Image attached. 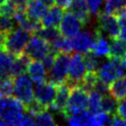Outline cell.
<instances>
[{
	"label": "cell",
	"instance_id": "obj_27",
	"mask_svg": "<svg viewBox=\"0 0 126 126\" xmlns=\"http://www.w3.org/2000/svg\"><path fill=\"white\" fill-rule=\"evenodd\" d=\"M101 94L94 91L92 90L89 92V99H88V108L91 113H96L101 111L100 107V102H101Z\"/></svg>",
	"mask_w": 126,
	"mask_h": 126
},
{
	"label": "cell",
	"instance_id": "obj_22",
	"mask_svg": "<svg viewBox=\"0 0 126 126\" xmlns=\"http://www.w3.org/2000/svg\"><path fill=\"white\" fill-rule=\"evenodd\" d=\"M102 12L117 17L126 12V0H105Z\"/></svg>",
	"mask_w": 126,
	"mask_h": 126
},
{
	"label": "cell",
	"instance_id": "obj_39",
	"mask_svg": "<svg viewBox=\"0 0 126 126\" xmlns=\"http://www.w3.org/2000/svg\"><path fill=\"white\" fill-rule=\"evenodd\" d=\"M39 1H41V2L43 3V4H45V5H47L48 7L54 4V0H39Z\"/></svg>",
	"mask_w": 126,
	"mask_h": 126
},
{
	"label": "cell",
	"instance_id": "obj_7",
	"mask_svg": "<svg viewBox=\"0 0 126 126\" xmlns=\"http://www.w3.org/2000/svg\"><path fill=\"white\" fill-rule=\"evenodd\" d=\"M87 73V69L83 60V54L76 52L70 57L66 82L70 86L80 85Z\"/></svg>",
	"mask_w": 126,
	"mask_h": 126
},
{
	"label": "cell",
	"instance_id": "obj_4",
	"mask_svg": "<svg viewBox=\"0 0 126 126\" xmlns=\"http://www.w3.org/2000/svg\"><path fill=\"white\" fill-rule=\"evenodd\" d=\"M69 62H70V54L58 52L51 69L47 72L48 73L47 80L56 86L65 83L67 79Z\"/></svg>",
	"mask_w": 126,
	"mask_h": 126
},
{
	"label": "cell",
	"instance_id": "obj_30",
	"mask_svg": "<svg viewBox=\"0 0 126 126\" xmlns=\"http://www.w3.org/2000/svg\"><path fill=\"white\" fill-rule=\"evenodd\" d=\"M33 123L34 125H55V120L50 112L47 109L40 111L33 115Z\"/></svg>",
	"mask_w": 126,
	"mask_h": 126
},
{
	"label": "cell",
	"instance_id": "obj_23",
	"mask_svg": "<svg viewBox=\"0 0 126 126\" xmlns=\"http://www.w3.org/2000/svg\"><path fill=\"white\" fill-rule=\"evenodd\" d=\"M51 46L58 52L68 53L71 54L73 52V45L70 37H66L62 34H60L52 43Z\"/></svg>",
	"mask_w": 126,
	"mask_h": 126
},
{
	"label": "cell",
	"instance_id": "obj_40",
	"mask_svg": "<svg viewBox=\"0 0 126 126\" xmlns=\"http://www.w3.org/2000/svg\"><path fill=\"white\" fill-rule=\"evenodd\" d=\"M14 3H16L17 5H22V4H25L27 2V0H12Z\"/></svg>",
	"mask_w": 126,
	"mask_h": 126
},
{
	"label": "cell",
	"instance_id": "obj_26",
	"mask_svg": "<svg viewBox=\"0 0 126 126\" xmlns=\"http://www.w3.org/2000/svg\"><path fill=\"white\" fill-rule=\"evenodd\" d=\"M83 60L87 69V72H96L100 66V60L92 51H88L83 54Z\"/></svg>",
	"mask_w": 126,
	"mask_h": 126
},
{
	"label": "cell",
	"instance_id": "obj_1",
	"mask_svg": "<svg viewBox=\"0 0 126 126\" xmlns=\"http://www.w3.org/2000/svg\"><path fill=\"white\" fill-rule=\"evenodd\" d=\"M25 112L23 103L11 95L0 96V118L5 124L19 125Z\"/></svg>",
	"mask_w": 126,
	"mask_h": 126
},
{
	"label": "cell",
	"instance_id": "obj_8",
	"mask_svg": "<svg viewBox=\"0 0 126 126\" xmlns=\"http://www.w3.org/2000/svg\"><path fill=\"white\" fill-rule=\"evenodd\" d=\"M97 30L104 36L109 37L110 39L118 37L120 33V26L118 19L114 15H108L103 12L97 14Z\"/></svg>",
	"mask_w": 126,
	"mask_h": 126
},
{
	"label": "cell",
	"instance_id": "obj_12",
	"mask_svg": "<svg viewBox=\"0 0 126 126\" xmlns=\"http://www.w3.org/2000/svg\"><path fill=\"white\" fill-rule=\"evenodd\" d=\"M95 30L94 32L91 31H84L78 32L75 36L71 37L73 50H76L79 53H86L88 51H91V48L94 44V41L95 39Z\"/></svg>",
	"mask_w": 126,
	"mask_h": 126
},
{
	"label": "cell",
	"instance_id": "obj_19",
	"mask_svg": "<svg viewBox=\"0 0 126 126\" xmlns=\"http://www.w3.org/2000/svg\"><path fill=\"white\" fill-rule=\"evenodd\" d=\"M31 60L32 59L25 52L15 56L11 66V77L16 78L20 75H24L25 73H27V68Z\"/></svg>",
	"mask_w": 126,
	"mask_h": 126
},
{
	"label": "cell",
	"instance_id": "obj_15",
	"mask_svg": "<svg viewBox=\"0 0 126 126\" xmlns=\"http://www.w3.org/2000/svg\"><path fill=\"white\" fill-rule=\"evenodd\" d=\"M27 73H28L29 77L31 78V80L32 82H34L35 84H39V83L46 81L47 72L40 60L32 59L28 65Z\"/></svg>",
	"mask_w": 126,
	"mask_h": 126
},
{
	"label": "cell",
	"instance_id": "obj_6",
	"mask_svg": "<svg viewBox=\"0 0 126 126\" xmlns=\"http://www.w3.org/2000/svg\"><path fill=\"white\" fill-rule=\"evenodd\" d=\"M13 94L16 98H18L25 106L29 105L33 99V89L32 81L29 76L20 75L14 78V90Z\"/></svg>",
	"mask_w": 126,
	"mask_h": 126
},
{
	"label": "cell",
	"instance_id": "obj_35",
	"mask_svg": "<svg viewBox=\"0 0 126 126\" xmlns=\"http://www.w3.org/2000/svg\"><path fill=\"white\" fill-rule=\"evenodd\" d=\"M115 114L123 119H126V97H123L117 101Z\"/></svg>",
	"mask_w": 126,
	"mask_h": 126
},
{
	"label": "cell",
	"instance_id": "obj_20",
	"mask_svg": "<svg viewBox=\"0 0 126 126\" xmlns=\"http://www.w3.org/2000/svg\"><path fill=\"white\" fill-rule=\"evenodd\" d=\"M108 93L116 100L126 97V75H122L113 80L108 85Z\"/></svg>",
	"mask_w": 126,
	"mask_h": 126
},
{
	"label": "cell",
	"instance_id": "obj_9",
	"mask_svg": "<svg viewBox=\"0 0 126 126\" xmlns=\"http://www.w3.org/2000/svg\"><path fill=\"white\" fill-rule=\"evenodd\" d=\"M51 49V44L41 38L40 36L33 34L30 37L29 41L27 42L24 52L33 60H41L44 55Z\"/></svg>",
	"mask_w": 126,
	"mask_h": 126
},
{
	"label": "cell",
	"instance_id": "obj_25",
	"mask_svg": "<svg viewBox=\"0 0 126 126\" xmlns=\"http://www.w3.org/2000/svg\"><path fill=\"white\" fill-rule=\"evenodd\" d=\"M34 34L40 36L50 44L61 34L59 28H54V27H41Z\"/></svg>",
	"mask_w": 126,
	"mask_h": 126
},
{
	"label": "cell",
	"instance_id": "obj_17",
	"mask_svg": "<svg viewBox=\"0 0 126 126\" xmlns=\"http://www.w3.org/2000/svg\"><path fill=\"white\" fill-rule=\"evenodd\" d=\"M95 32H96L95 39H94V44L91 48V51L98 57L109 58L110 47H109V42H108L106 36H104L102 33H100V32L97 29H95Z\"/></svg>",
	"mask_w": 126,
	"mask_h": 126
},
{
	"label": "cell",
	"instance_id": "obj_5",
	"mask_svg": "<svg viewBox=\"0 0 126 126\" xmlns=\"http://www.w3.org/2000/svg\"><path fill=\"white\" fill-rule=\"evenodd\" d=\"M124 73L125 69L120 62V59L114 57H109L108 60L101 64L96 71L97 78L106 85H109L113 80L124 75Z\"/></svg>",
	"mask_w": 126,
	"mask_h": 126
},
{
	"label": "cell",
	"instance_id": "obj_16",
	"mask_svg": "<svg viewBox=\"0 0 126 126\" xmlns=\"http://www.w3.org/2000/svg\"><path fill=\"white\" fill-rule=\"evenodd\" d=\"M64 10L57 5L49 6L46 14L41 19V25L43 27H54L59 28V24L62 20Z\"/></svg>",
	"mask_w": 126,
	"mask_h": 126
},
{
	"label": "cell",
	"instance_id": "obj_29",
	"mask_svg": "<svg viewBox=\"0 0 126 126\" xmlns=\"http://www.w3.org/2000/svg\"><path fill=\"white\" fill-rule=\"evenodd\" d=\"M116 106H117V100L113 96H111L109 94H103L101 96V102H100L101 111L109 115H113L115 114Z\"/></svg>",
	"mask_w": 126,
	"mask_h": 126
},
{
	"label": "cell",
	"instance_id": "obj_31",
	"mask_svg": "<svg viewBox=\"0 0 126 126\" xmlns=\"http://www.w3.org/2000/svg\"><path fill=\"white\" fill-rule=\"evenodd\" d=\"M110 115L103 112L99 111L96 113H92L91 117L89 119L88 125H93V126H101L104 124H109L110 123Z\"/></svg>",
	"mask_w": 126,
	"mask_h": 126
},
{
	"label": "cell",
	"instance_id": "obj_37",
	"mask_svg": "<svg viewBox=\"0 0 126 126\" xmlns=\"http://www.w3.org/2000/svg\"><path fill=\"white\" fill-rule=\"evenodd\" d=\"M5 34L4 32H0V49L3 48V44H4V39H5Z\"/></svg>",
	"mask_w": 126,
	"mask_h": 126
},
{
	"label": "cell",
	"instance_id": "obj_10",
	"mask_svg": "<svg viewBox=\"0 0 126 126\" xmlns=\"http://www.w3.org/2000/svg\"><path fill=\"white\" fill-rule=\"evenodd\" d=\"M57 86L49 81H44L42 83L36 84L35 89L33 90V96L36 101L48 109L49 105L52 103L55 94H56Z\"/></svg>",
	"mask_w": 126,
	"mask_h": 126
},
{
	"label": "cell",
	"instance_id": "obj_13",
	"mask_svg": "<svg viewBox=\"0 0 126 126\" xmlns=\"http://www.w3.org/2000/svg\"><path fill=\"white\" fill-rule=\"evenodd\" d=\"M70 89H71V86L67 82L57 85L55 97L48 108H51L52 110H54L56 112L62 113V111L67 103V99H68V96L70 94Z\"/></svg>",
	"mask_w": 126,
	"mask_h": 126
},
{
	"label": "cell",
	"instance_id": "obj_14",
	"mask_svg": "<svg viewBox=\"0 0 126 126\" xmlns=\"http://www.w3.org/2000/svg\"><path fill=\"white\" fill-rule=\"evenodd\" d=\"M25 10L29 18L41 22L48 10V6L39 0H27L25 3Z\"/></svg>",
	"mask_w": 126,
	"mask_h": 126
},
{
	"label": "cell",
	"instance_id": "obj_11",
	"mask_svg": "<svg viewBox=\"0 0 126 126\" xmlns=\"http://www.w3.org/2000/svg\"><path fill=\"white\" fill-rule=\"evenodd\" d=\"M82 27L83 24L71 11L64 12L62 20L59 24V31L62 35L71 38L81 32Z\"/></svg>",
	"mask_w": 126,
	"mask_h": 126
},
{
	"label": "cell",
	"instance_id": "obj_18",
	"mask_svg": "<svg viewBox=\"0 0 126 126\" xmlns=\"http://www.w3.org/2000/svg\"><path fill=\"white\" fill-rule=\"evenodd\" d=\"M69 9L80 20L83 26L89 23L91 19V12L86 0H73Z\"/></svg>",
	"mask_w": 126,
	"mask_h": 126
},
{
	"label": "cell",
	"instance_id": "obj_41",
	"mask_svg": "<svg viewBox=\"0 0 126 126\" xmlns=\"http://www.w3.org/2000/svg\"><path fill=\"white\" fill-rule=\"evenodd\" d=\"M0 125H5V123L2 121V119H1V118H0Z\"/></svg>",
	"mask_w": 126,
	"mask_h": 126
},
{
	"label": "cell",
	"instance_id": "obj_38",
	"mask_svg": "<svg viewBox=\"0 0 126 126\" xmlns=\"http://www.w3.org/2000/svg\"><path fill=\"white\" fill-rule=\"evenodd\" d=\"M120 62H121V64H122V66H123V68L125 69V71H126V53L120 58Z\"/></svg>",
	"mask_w": 126,
	"mask_h": 126
},
{
	"label": "cell",
	"instance_id": "obj_32",
	"mask_svg": "<svg viewBox=\"0 0 126 126\" xmlns=\"http://www.w3.org/2000/svg\"><path fill=\"white\" fill-rule=\"evenodd\" d=\"M14 90V78L8 77L0 80V96L11 95Z\"/></svg>",
	"mask_w": 126,
	"mask_h": 126
},
{
	"label": "cell",
	"instance_id": "obj_24",
	"mask_svg": "<svg viewBox=\"0 0 126 126\" xmlns=\"http://www.w3.org/2000/svg\"><path fill=\"white\" fill-rule=\"evenodd\" d=\"M91 112L89 110L83 109L78 112L71 114L69 117L66 118L68 124L73 126H80V125H88L89 119L91 117Z\"/></svg>",
	"mask_w": 126,
	"mask_h": 126
},
{
	"label": "cell",
	"instance_id": "obj_33",
	"mask_svg": "<svg viewBox=\"0 0 126 126\" xmlns=\"http://www.w3.org/2000/svg\"><path fill=\"white\" fill-rule=\"evenodd\" d=\"M14 20L12 17L8 16H0V32L7 33L11 30L14 29Z\"/></svg>",
	"mask_w": 126,
	"mask_h": 126
},
{
	"label": "cell",
	"instance_id": "obj_34",
	"mask_svg": "<svg viewBox=\"0 0 126 126\" xmlns=\"http://www.w3.org/2000/svg\"><path fill=\"white\" fill-rule=\"evenodd\" d=\"M86 1L92 15H97L100 12V7L103 3V0H86Z\"/></svg>",
	"mask_w": 126,
	"mask_h": 126
},
{
	"label": "cell",
	"instance_id": "obj_36",
	"mask_svg": "<svg viewBox=\"0 0 126 126\" xmlns=\"http://www.w3.org/2000/svg\"><path fill=\"white\" fill-rule=\"evenodd\" d=\"M73 0H54V2L56 3L57 6H59L60 8H62L64 11L69 9L71 3H72Z\"/></svg>",
	"mask_w": 126,
	"mask_h": 126
},
{
	"label": "cell",
	"instance_id": "obj_3",
	"mask_svg": "<svg viewBox=\"0 0 126 126\" xmlns=\"http://www.w3.org/2000/svg\"><path fill=\"white\" fill-rule=\"evenodd\" d=\"M31 36L32 34L29 32L20 27L13 29L5 34L3 48L14 56H17L24 52V48Z\"/></svg>",
	"mask_w": 126,
	"mask_h": 126
},
{
	"label": "cell",
	"instance_id": "obj_21",
	"mask_svg": "<svg viewBox=\"0 0 126 126\" xmlns=\"http://www.w3.org/2000/svg\"><path fill=\"white\" fill-rule=\"evenodd\" d=\"M14 57L13 54L4 48L0 49V80L11 77V66Z\"/></svg>",
	"mask_w": 126,
	"mask_h": 126
},
{
	"label": "cell",
	"instance_id": "obj_28",
	"mask_svg": "<svg viewBox=\"0 0 126 126\" xmlns=\"http://www.w3.org/2000/svg\"><path fill=\"white\" fill-rule=\"evenodd\" d=\"M110 47V56L114 58H121L126 53V46L121 38L115 37L111 39V42L109 43Z\"/></svg>",
	"mask_w": 126,
	"mask_h": 126
},
{
	"label": "cell",
	"instance_id": "obj_2",
	"mask_svg": "<svg viewBox=\"0 0 126 126\" xmlns=\"http://www.w3.org/2000/svg\"><path fill=\"white\" fill-rule=\"evenodd\" d=\"M88 99H89L88 91H86L80 85L71 86L67 103L61 114L66 119L71 114L78 112L80 110L86 109L88 107Z\"/></svg>",
	"mask_w": 126,
	"mask_h": 126
}]
</instances>
